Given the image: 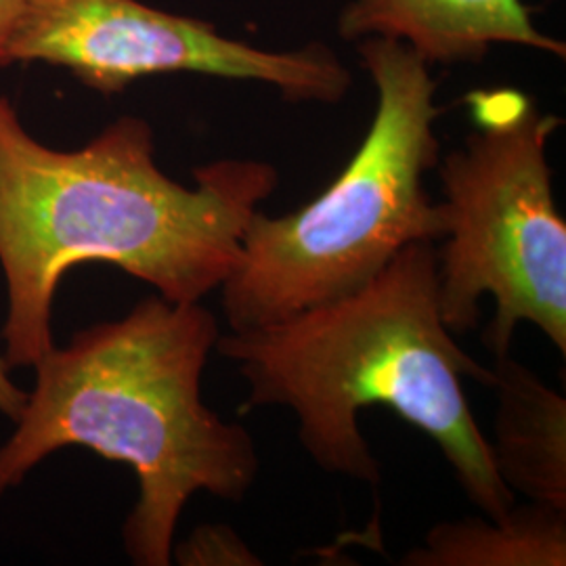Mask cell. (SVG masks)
<instances>
[{
  "label": "cell",
  "instance_id": "cell-1",
  "mask_svg": "<svg viewBox=\"0 0 566 566\" xmlns=\"http://www.w3.org/2000/svg\"><path fill=\"white\" fill-rule=\"evenodd\" d=\"M280 182L273 164L224 158L170 179L149 122L122 116L78 149L36 142L0 95V266L9 367H34L53 344L61 277L107 263L172 303H202L240 261L250 219Z\"/></svg>",
  "mask_w": 566,
  "mask_h": 566
},
{
  "label": "cell",
  "instance_id": "cell-2",
  "mask_svg": "<svg viewBox=\"0 0 566 566\" xmlns=\"http://www.w3.org/2000/svg\"><path fill=\"white\" fill-rule=\"evenodd\" d=\"M434 245H407L346 296L275 324L229 329L214 350L238 365L245 409L296 416L301 446L327 474L380 485L359 413L382 405L439 447L470 504L502 518L516 495L500 479L464 392V380L489 388L493 374L441 317Z\"/></svg>",
  "mask_w": 566,
  "mask_h": 566
},
{
  "label": "cell",
  "instance_id": "cell-3",
  "mask_svg": "<svg viewBox=\"0 0 566 566\" xmlns=\"http://www.w3.org/2000/svg\"><path fill=\"white\" fill-rule=\"evenodd\" d=\"M219 336L202 303L158 294L53 346L34 365V390L0 447V495L61 447H86L137 476L139 497L122 528L128 558L170 565L187 502L196 493L242 502L261 472L252 434L202 401Z\"/></svg>",
  "mask_w": 566,
  "mask_h": 566
},
{
  "label": "cell",
  "instance_id": "cell-4",
  "mask_svg": "<svg viewBox=\"0 0 566 566\" xmlns=\"http://www.w3.org/2000/svg\"><path fill=\"white\" fill-rule=\"evenodd\" d=\"M376 88L364 142L303 208L245 227L240 261L221 285L229 329L275 324L371 282L407 245L439 242V203L426 175L441 160L443 116L430 65L397 41L355 42Z\"/></svg>",
  "mask_w": 566,
  "mask_h": 566
},
{
  "label": "cell",
  "instance_id": "cell-5",
  "mask_svg": "<svg viewBox=\"0 0 566 566\" xmlns=\"http://www.w3.org/2000/svg\"><path fill=\"white\" fill-rule=\"evenodd\" d=\"M474 133L437 164L441 245L437 296L453 334L481 322V301L495 315L483 343L510 353L521 324L535 325L566 355V223L554 196L547 145L563 120L514 88L465 97Z\"/></svg>",
  "mask_w": 566,
  "mask_h": 566
},
{
  "label": "cell",
  "instance_id": "cell-6",
  "mask_svg": "<svg viewBox=\"0 0 566 566\" xmlns=\"http://www.w3.org/2000/svg\"><path fill=\"white\" fill-rule=\"evenodd\" d=\"M7 63L63 67L102 95L149 76L198 74L259 82L287 103L338 105L353 84L348 67L324 42L271 51L143 0H23Z\"/></svg>",
  "mask_w": 566,
  "mask_h": 566
},
{
  "label": "cell",
  "instance_id": "cell-7",
  "mask_svg": "<svg viewBox=\"0 0 566 566\" xmlns=\"http://www.w3.org/2000/svg\"><path fill=\"white\" fill-rule=\"evenodd\" d=\"M336 30L346 42H401L428 65L476 63L500 44L566 57L565 42L535 25L523 0H348Z\"/></svg>",
  "mask_w": 566,
  "mask_h": 566
},
{
  "label": "cell",
  "instance_id": "cell-8",
  "mask_svg": "<svg viewBox=\"0 0 566 566\" xmlns=\"http://www.w3.org/2000/svg\"><path fill=\"white\" fill-rule=\"evenodd\" d=\"M493 441L500 479L528 502L566 510V399L510 353L493 357Z\"/></svg>",
  "mask_w": 566,
  "mask_h": 566
},
{
  "label": "cell",
  "instance_id": "cell-9",
  "mask_svg": "<svg viewBox=\"0 0 566 566\" xmlns=\"http://www.w3.org/2000/svg\"><path fill=\"white\" fill-rule=\"evenodd\" d=\"M405 566H565L566 510L528 502L506 516H470L439 523Z\"/></svg>",
  "mask_w": 566,
  "mask_h": 566
},
{
  "label": "cell",
  "instance_id": "cell-10",
  "mask_svg": "<svg viewBox=\"0 0 566 566\" xmlns=\"http://www.w3.org/2000/svg\"><path fill=\"white\" fill-rule=\"evenodd\" d=\"M181 565H261L235 531L229 526H200L187 544L177 549Z\"/></svg>",
  "mask_w": 566,
  "mask_h": 566
},
{
  "label": "cell",
  "instance_id": "cell-11",
  "mask_svg": "<svg viewBox=\"0 0 566 566\" xmlns=\"http://www.w3.org/2000/svg\"><path fill=\"white\" fill-rule=\"evenodd\" d=\"M25 399L28 395L11 382L9 365L4 361V357H0V411L15 420L25 405Z\"/></svg>",
  "mask_w": 566,
  "mask_h": 566
},
{
  "label": "cell",
  "instance_id": "cell-12",
  "mask_svg": "<svg viewBox=\"0 0 566 566\" xmlns=\"http://www.w3.org/2000/svg\"><path fill=\"white\" fill-rule=\"evenodd\" d=\"M23 0H0V70L9 67L7 63V46L13 32V25L20 15Z\"/></svg>",
  "mask_w": 566,
  "mask_h": 566
}]
</instances>
